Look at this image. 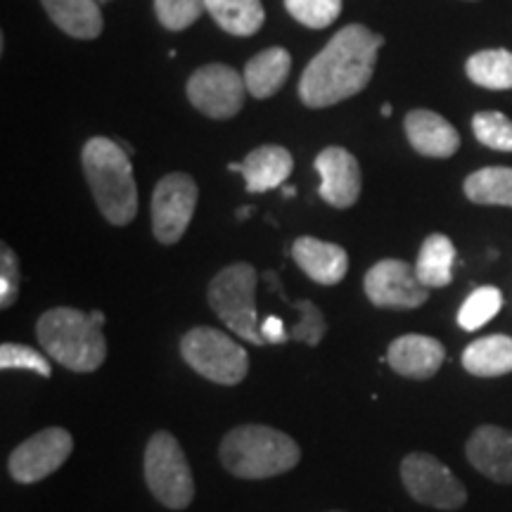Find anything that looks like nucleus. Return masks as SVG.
<instances>
[{
  "mask_svg": "<svg viewBox=\"0 0 512 512\" xmlns=\"http://www.w3.org/2000/svg\"><path fill=\"white\" fill-rule=\"evenodd\" d=\"M403 126H406V136L411 140V145L425 157L446 159L456 155V150L460 147L458 131L453 128V124H448L444 117H439L437 112H408Z\"/></svg>",
  "mask_w": 512,
  "mask_h": 512,
  "instance_id": "nucleus-17",
  "label": "nucleus"
},
{
  "mask_svg": "<svg viewBox=\"0 0 512 512\" xmlns=\"http://www.w3.org/2000/svg\"><path fill=\"white\" fill-rule=\"evenodd\" d=\"M283 195H285V197H294V195H297V190H294L292 185H285V188H283Z\"/></svg>",
  "mask_w": 512,
  "mask_h": 512,
  "instance_id": "nucleus-36",
  "label": "nucleus"
},
{
  "mask_svg": "<svg viewBox=\"0 0 512 512\" xmlns=\"http://www.w3.org/2000/svg\"><path fill=\"white\" fill-rule=\"evenodd\" d=\"M384 38L363 24H349L309 62L299 81V98L306 107L337 105L354 98L373 79L377 53Z\"/></svg>",
  "mask_w": 512,
  "mask_h": 512,
  "instance_id": "nucleus-1",
  "label": "nucleus"
},
{
  "mask_svg": "<svg viewBox=\"0 0 512 512\" xmlns=\"http://www.w3.org/2000/svg\"><path fill=\"white\" fill-rule=\"evenodd\" d=\"M256 268L245 261L230 264L214 275L209 283V306L211 311L228 325L230 332L261 347V323L256 320Z\"/></svg>",
  "mask_w": 512,
  "mask_h": 512,
  "instance_id": "nucleus-5",
  "label": "nucleus"
},
{
  "mask_svg": "<svg viewBox=\"0 0 512 512\" xmlns=\"http://www.w3.org/2000/svg\"><path fill=\"white\" fill-rule=\"evenodd\" d=\"M292 155L280 145H261L249 152L240 174L245 176L249 192H266L280 188L292 174Z\"/></svg>",
  "mask_w": 512,
  "mask_h": 512,
  "instance_id": "nucleus-18",
  "label": "nucleus"
},
{
  "mask_svg": "<svg viewBox=\"0 0 512 512\" xmlns=\"http://www.w3.org/2000/svg\"><path fill=\"white\" fill-rule=\"evenodd\" d=\"M145 482L152 496L171 510L188 508L195 498V479L181 444L171 432H157L145 448Z\"/></svg>",
  "mask_w": 512,
  "mask_h": 512,
  "instance_id": "nucleus-6",
  "label": "nucleus"
},
{
  "mask_svg": "<svg viewBox=\"0 0 512 512\" xmlns=\"http://www.w3.org/2000/svg\"><path fill=\"white\" fill-rule=\"evenodd\" d=\"M453 264H456V247L451 238L434 233L422 242L415 273L425 287H446L453 280Z\"/></svg>",
  "mask_w": 512,
  "mask_h": 512,
  "instance_id": "nucleus-22",
  "label": "nucleus"
},
{
  "mask_svg": "<svg viewBox=\"0 0 512 512\" xmlns=\"http://www.w3.org/2000/svg\"><path fill=\"white\" fill-rule=\"evenodd\" d=\"M287 304L299 311V323L292 325V328L287 330V335H290V339H294V342H304L309 344V347H318L320 339L325 335V330H328L323 311H320L313 302H309V299H299V302H287Z\"/></svg>",
  "mask_w": 512,
  "mask_h": 512,
  "instance_id": "nucleus-29",
  "label": "nucleus"
},
{
  "mask_svg": "<svg viewBox=\"0 0 512 512\" xmlns=\"http://www.w3.org/2000/svg\"><path fill=\"white\" fill-rule=\"evenodd\" d=\"M219 456L230 475L268 479L297 467L302 451L285 432L266 425H240L223 437Z\"/></svg>",
  "mask_w": 512,
  "mask_h": 512,
  "instance_id": "nucleus-3",
  "label": "nucleus"
},
{
  "mask_svg": "<svg viewBox=\"0 0 512 512\" xmlns=\"http://www.w3.org/2000/svg\"><path fill=\"white\" fill-rule=\"evenodd\" d=\"M19 294V261L8 245L0 249V306L10 309Z\"/></svg>",
  "mask_w": 512,
  "mask_h": 512,
  "instance_id": "nucleus-32",
  "label": "nucleus"
},
{
  "mask_svg": "<svg viewBox=\"0 0 512 512\" xmlns=\"http://www.w3.org/2000/svg\"><path fill=\"white\" fill-rule=\"evenodd\" d=\"M446 361V349L439 339L427 335L396 337L387 349V363L394 373L411 380H430Z\"/></svg>",
  "mask_w": 512,
  "mask_h": 512,
  "instance_id": "nucleus-15",
  "label": "nucleus"
},
{
  "mask_svg": "<svg viewBox=\"0 0 512 512\" xmlns=\"http://www.w3.org/2000/svg\"><path fill=\"white\" fill-rule=\"evenodd\" d=\"M465 72L470 81L489 91H510L512 88V53L503 48L479 50L467 60Z\"/></svg>",
  "mask_w": 512,
  "mask_h": 512,
  "instance_id": "nucleus-25",
  "label": "nucleus"
},
{
  "mask_svg": "<svg viewBox=\"0 0 512 512\" xmlns=\"http://www.w3.org/2000/svg\"><path fill=\"white\" fill-rule=\"evenodd\" d=\"M320 174V197L337 209L356 204L361 195V166L358 159L344 147H325L316 157Z\"/></svg>",
  "mask_w": 512,
  "mask_h": 512,
  "instance_id": "nucleus-13",
  "label": "nucleus"
},
{
  "mask_svg": "<svg viewBox=\"0 0 512 512\" xmlns=\"http://www.w3.org/2000/svg\"><path fill=\"white\" fill-rule=\"evenodd\" d=\"M392 112H394V107L389 105V102H384V105H382V117H392Z\"/></svg>",
  "mask_w": 512,
  "mask_h": 512,
  "instance_id": "nucleus-35",
  "label": "nucleus"
},
{
  "mask_svg": "<svg viewBox=\"0 0 512 512\" xmlns=\"http://www.w3.org/2000/svg\"><path fill=\"white\" fill-rule=\"evenodd\" d=\"M463 368L475 377H501L512 373V337L491 335L475 339L463 351Z\"/></svg>",
  "mask_w": 512,
  "mask_h": 512,
  "instance_id": "nucleus-21",
  "label": "nucleus"
},
{
  "mask_svg": "<svg viewBox=\"0 0 512 512\" xmlns=\"http://www.w3.org/2000/svg\"><path fill=\"white\" fill-rule=\"evenodd\" d=\"M401 479L413 501L437 510H456L467 501L465 486L432 453H408L401 463Z\"/></svg>",
  "mask_w": 512,
  "mask_h": 512,
  "instance_id": "nucleus-8",
  "label": "nucleus"
},
{
  "mask_svg": "<svg viewBox=\"0 0 512 512\" xmlns=\"http://www.w3.org/2000/svg\"><path fill=\"white\" fill-rule=\"evenodd\" d=\"M245 95V76L228 64H207L188 81L192 107L209 119H233L245 105Z\"/></svg>",
  "mask_w": 512,
  "mask_h": 512,
  "instance_id": "nucleus-9",
  "label": "nucleus"
},
{
  "mask_svg": "<svg viewBox=\"0 0 512 512\" xmlns=\"http://www.w3.org/2000/svg\"><path fill=\"white\" fill-rule=\"evenodd\" d=\"M74 439L62 427H48L22 441L8 460V470L19 484H36L67 463Z\"/></svg>",
  "mask_w": 512,
  "mask_h": 512,
  "instance_id": "nucleus-12",
  "label": "nucleus"
},
{
  "mask_svg": "<svg viewBox=\"0 0 512 512\" xmlns=\"http://www.w3.org/2000/svg\"><path fill=\"white\" fill-rule=\"evenodd\" d=\"M290 15L309 29H325L342 12V0H285Z\"/></svg>",
  "mask_w": 512,
  "mask_h": 512,
  "instance_id": "nucleus-28",
  "label": "nucleus"
},
{
  "mask_svg": "<svg viewBox=\"0 0 512 512\" xmlns=\"http://www.w3.org/2000/svg\"><path fill=\"white\" fill-rule=\"evenodd\" d=\"M332 512H339V510H332Z\"/></svg>",
  "mask_w": 512,
  "mask_h": 512,
  "instance_id": "nucleus-38",
  "label": "nucleus"
},
{
  "mask_svg": "<svg viewBox=\"0 0 512 512\" xmlns=\"http://www.w3.org/2000/svg\"><path fill=\"white\" fill-rule=\"evenodd\" d=\"M0 368L34 370V373H38L41 377H50V373H53V368H50L46 356L38 354L36 349L24 347V344H12V342H5L3 347H0Z\"/></svg>",
  "mask_w": 512,
  "mask_h": 512,
  "instance_id": "nucleus-31",
  "label": "nucleus"
},
{
  "mask_svg": "<svg viewBox=\"0 0 512 512\" xmlns=\"http://www.w3.org/2000/svg\"><path fill=\"white\" fill-rule=\"evenodd\" d=\"M472 131L479 143L491 150L512 152V121L503 112H477Z\"/></svg>",
  "mask_w": 512,
  "mask_h": 512,
  "instance_id": "nucleus-27",
  "label": "nucleus"
},
{
  "mask_svg": "<svg viewBox=\"0 0 512 512\" xmlns=\"http://www.w3.org/2000/svg\"><path fill=\"white\" fill-rule=\"evenodd\" d=\"M370 304L380 309L411 311L418 309L430 297V287L420 283L415 266L401 259H382L370 268L363 280Z\"/></svg>",
  "mask_w": 512,
  "mask_h": 512,
  "instance_id": "nucleus-11",
  "label": "nucleus"
},
{
  "mask_svg": "<svg viewBox=\"0 0 512 512\" xmlns=\"http://www.w3.org/2000/svg\"><path fill=\"white\" fill-rule=\"evenodd\" d=\"M36 337L53 361L74 373H93L107 358L102 328L93 323L91 313L79 309L46 311L36 323Z\"/></svg>",
  "mask_w": 512,
  "mask_h": 512,
  "instance_id": "nucleus-4",
  "label": "nucleus"
},
{
  "mask_svg": "<svg viewBox=\"0 0 512 512\" xmlns=\"http://www.w3.org/2000/svg\"><path fill=\"white\" fill-rule=\"evenodd\" d=\"M294 264L309 275L318 285L342 283L349 271V256L335 242H323L318 238H299L292 245Z\"/></svg>",
  "mask_w": 512,
  "mask_h": 512,
  "instance_id": "nucleus-16",
  "label": "nucleus"
},
{
  "mask_svg": "<svg viewBox=\"0 0 512 512\" xmlns=\"http://www.w3.org/2000/svg\"><path fill=\"white\" fill-rule=\"evenodd\" d=\"M157 19L169 31H183L192 27L207 10L204 0H155Z\"/></svg>",
  "mask_w": 512,
  "mask_h": 512,
  "instance_id": "nucleus-30",
  "label": "nucleus"
},
{
  "mask_svg": "<svg viewBox=\"0 0 512 512\" xmlns=\"http://www.w3.org/2000/svg\"><path fill=\"white\" fill-rule=\"evenodd\" d=\"M503 306V294L498 287H477L470 297L465 299V304L458 311V325L467 332H475L484 328L491 318L501 311Z\"/></svg>",
  "mask_w": 512,
  "mask_h": 512,
  "instance_id": "nucleus-26",
  "label": "nucleus"
},
{
  "mask_svg": "<svg viewBox=\"0 0 512 512\" xmlns=\"http://www.w3.org/2000/svg\"><path fill=\"white\" fill-rule=\"evenodd\" d=\"M467 200L486 207H512V169L510 166H486L465 181Z\"/></svg>",
  "mask_w": 512,
  "mask_h": 512,
  "instance_id": "nucleus-24",
  "label": "nucleus"
},
{
  "mask_svg": "<svg viewBox=\"0 0 512 512\" xmlns=\"http://www.w3.org/2000/svg\"><path fill=\"white\" fill-rule=\"evenodd\" d=\"M91 318H93V323L98 325V328L105 325V313H102V311H91Z\"/></svg>",
  "mask_w": 512,
  "mask_h": 512,
  "instance_id": "nucleus-34",
  "label": "nucleus"
},
{
  "mask_svg": "<svg viewBox=\"0 0 512 512\" xmlns=\"http://www.w3.org/2000/svg\"><path fill=\"white\" fill-rule=\"evenodd\" d=\"M181 356L197 375L235 387L249 373L245 347L216 328H192L181 339Z\"/></svg>",
  "mask_w": 512,
  "mask_h": 512,
  "instance_id": "nucleus-7",
  "label": "nucleus"
},
{
  "mask_svg": "<svg viewBox=\"0 0 512 512\" xmlns=\"http://www.w3.org/2000/svg\"><path fill=\"white\" fill-rule=\"evenodd\" d=\"M261 337H264L266 344L268 342H271V344L290 342V335H287L285 323L278 316H268L264 323H261Z\"/></svg>",
  "mask_w": 512,
  "mask_h": 512,
  "instance_id": "nucleus-33",
  "label": "nucleus"
},
{
  "mask_svg": "<svg viewBox=\"0 0 512 512\" xmlns=\"http://www.w3.org/2000/svg\"><path fill=\"white\" fill-rule=\"evenodd\" d=\"M465 453L484 477L498 484H512V430L496 425L477 427L467 439Z\"/></svg>",
  "mask_w": 512,
  "mask_h": 512,
  "instance_id": "nucleus-14",
  "label": "nucleus"
},
{
  "mask_svg": "<svg viewBox=\"0 0 512 512\" xmlns=\"http://www.w3.org/2000/svg\"><path fill=\"white\" fill-rule=\"evenodd\" d=\"M83 171L100 214L112 226H126L138 214V188L128 152L112 138H91L83 147Z\"/></svg>",
  "mask_w": 512,
  "mask_h": 512,
  "instance_id": "nucleus-2",
  "label": "nucleus"
},
{
  "mask_svg": "<svg viewBox=\"0 0 512 512\" xmlns=\"http://www.w3.org/2000/svg\"><path fill=\"white\" fill-rule=\"evenodd\" d=\"M197 183L188 174H169L152 195V230L162 245H176L188 230L197 207Z\"/></svg>",
  "mask_w": 512,
  "mask_h": 512,
  "instance_id": "nucleus-10",
  "label": "nucleus"
},
{
  "mask_svg": "<svg viewBox=\"0 0 512 512\" xmlns=\"http://www.w3.org/2000/svg\"><path fill=\"white\" fill-rule=\"evenodd\" d=\"M247 216H249V207H242L238 211V219H247Z\"/></svg>",
  "mask_w": 512,
  "mask_h": 512,
  "instance_id": "nucleus-37",
  "label": "nucleus"
},
{
  "mask_svg": "<svg viewBox=\"0 0 512 512\" xmlns=\"http://www.w3.org/2000/svg\"><path fill=\"white\" fill-rule=\"evenodd\" d=\"M292 57L285 48H268L254 55L245 67L247 93L254 98L266 100L283 88V83L290 76Z\"/></svg>",
  "mask_w": 512,
  "mask_h": 512,
  "instance_id": "nucleus-19",
  "label": "nucleus"
},
{
  "mask_svg": "<svg viewBox=\"0 0 512 512\" xmlns=\"http://www.w3.org/2000/svg\"><path fill=\"white\" fill-rule=\"evenodd\" d=\"M204 5L211 19L233 36H252L264 27L261 0H204Z\"/></svg>",
  "mask_w": 512,
  "mask_h": 512,
  "instance_id": "nucleus-23",
  "label": "nucleus"
},
{
  "mask_svg": "<svg viewBox=\"0 0 512 512\" xmlns=\"http://www.w3.org/2000/svg\"><path fill=\"white\" fill-rule=\"evenodd\" d=\"M48 17L67 36L98 38L102 31V15L95 0H41Z\"/></svg>",
  "mask_w": 512,
  "mask_h": 512,
  "instance_id": "nucleus-20",
  "label": "nucleus"
}]
</instances>
